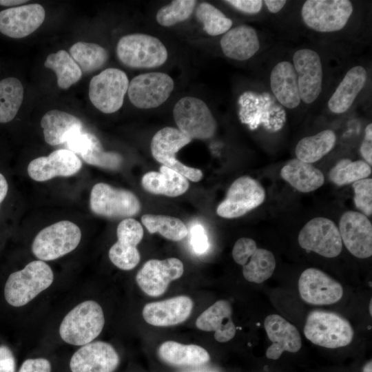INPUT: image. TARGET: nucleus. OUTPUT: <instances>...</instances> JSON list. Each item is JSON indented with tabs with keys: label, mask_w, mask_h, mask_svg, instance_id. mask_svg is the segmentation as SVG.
Returning <instances> with one entry per match:
<instances>
[{
	"label": "nucleus",
	"mask_w": 372,
	"mask_h": 372,
	"mask_svg": "<svg viewBox=\"0 0 372 372\" xmlns=\"http://www.w3.org/2000/svg\"><path fill=\"white\" fill-rule=\"evenodd\" d=\"M293 62L300 99L307 104L312 103L322 92L323 72L320 57L316 51L303 48L294 53Z\"/></svg>",
	"instance_id": "dca6fc26"
},
{
	"label": "nucleus",
	"mask_w": 372,
	"mask_h": 372,
	"mask_svg": "<svg viewBox=\"0 0 372 372\" xmlns=\"http://www.w3.org/2000/svg\"><path fill=\"white\" fill-rule=\"evenodd\" d=\"M304 333L314 344L329 349L349 344L354 335L351 325L345 318L322 310H315L309 313Z\"/></svg>",
	"instance_id": "20e7f679"
},
{
	"label": "nucleus",
	"mask_w": 372,
	"mask_h": 372,
	"mask_svg": "<svg viewBox=\"0 0 372 372\" xmlns=\"http://www.w3.org/2000/svg\"><path fill=\"white\" fill-rule=\"evenodd\" d=\"M300 246L326 258H334L342 251V242L338 227L327 218L310 220L300 230Z\"/></svg>",
	"instance_id": "f8f14e48"
},
{
	"label": "nucleus",
	"mask_w": 372,
	"mask_h": 372,
	"mask_svg": "<svg viewBox=\"0 0 372 372\" xmlns=\"http://www.w3.org/2000/svg\"><path fill=\"white\" fill-rule=\"evenodd\" d=\"M360 152L366 162L372 164V124L366 125L364 130V138L360 145Z\"/></svg>",
	"instance_id": "09e8293b"
},
{
	"label": "nucleus",
	"mask_w": 372,
	"mask_h": 372,
	"mask_svg": "<svg viewBox=\"0 0 372 372\" xmlns=\"http://www.w3.org/2000/svg\"><path fill=\"white\" fill-rule=\"evenodd\" d=\"M371 174V165L366 162L342 158L331 169L329 178L335 185L342 186L366 178Z\"/></svg>",
	"instance_id": "58836bf2"
},
{
	"label": "nucleus",
	"mask_w": 372,
	"mask_h": 372,
	"mask_svg": "<svg viewBox=\"0 0 372 372\" xmlns=\"http://www.w3.org/2000/svg\"><path fill=\"white\" fill-rule=\"evenodd\" d=\"M192 139L178 128L165 127L158 130L151 141V152L156 161L169 167L177 159L176 154Z\"/></svg>",
	"instance_id": "2f4dec72"
},
{
	"label": "nucleus",
	"mask_w": 372,
	"mask_h": 372,
	"mask_svg": "<svg viewBox=\"0 0 372 372\" xmlns=\"http://www.w3.org/2000/svg\"><path fill=\"white\" fill-rule=\"evenodd\" d=\"M342 242L354 256L367 258L372 255V225L362 213L344 212L338 227Z\"/></svg>",
	"instance_id": "2eb2a0df"
},
{
	"label": "nucleus",
	"mask_w": 372,
	"mask_h": 372,
	"mask_svg": "<svg viewBox=\"0 0 372 372\" xmlns=\"http://www.w3.org/2000/svg\"><path fill=\"white\" fill-rule=\"evenodd\" d=\"M256 249L257 245L255 240L249 238H240L234 245L233 259L237 264L243 266Z\"/></svg>",
	"instance_id": "37998d69"
},
{
	"label": "nucleus",
	"mask_w": 372,
	"mask_h": 372,
	"mask_svg": "<svg viewBox=\"0 0 372 372\" xmlns=\"http://www.w3.org/2000/svg\"><path fill=\"white\" fill-rule=\"evenodd\" d=\"M45 141L50 145H58L66 141L74 133L83 130L81 121L74 115L59 110H51L41 119Z\"/></svg>",
	"instance_id": "bb28decb"
},
{
	"label": "nucleus",
	"mask_w": 372,
	"mask_h": 372,
	"mask_svg": "<svg viewBox=\"0 0 372 372\" xmlns=\"http://www.w3.org/2000/svg\"><path fill=\"white\" fill-rule=\"evenodd\" d=\"M69 54L84 74L99 70L109 58L108 52L103 46L85 41L73 44L70 48Z\"/></svg>",
	"instance_id": "c9c22d12"
},
{
	"label": "nucleus",
	"mask_w": 372,
	"mask_h": 372,
	"mask_svg": "<svg viewBox=\"0 0 372 372\" xmlns=\"http://www.w3.org/2000/svg\"><path fill=\"white\" fill-rule=\"evenodd\" d=\"M142 223L151 234L158 232L164 238L180 241L185 238L187 228L178 218L165 215L144 214L141 217Z\"/></svg>",
	"instance_id": "4c0bfd02"
},
{
	"label": "nucleus",
	"mask_w": 372,
	"mask_h": 372,
	"mask_svg": "<svg viewBox=\"0 0 372 372\" xmlns=\"http://www.w3.org/2000/svg\"><path fill=\"white\" fill-rule=\"evenodd\" d=\"M116 235L118 240L109 250V258L120 269L131 270L141 259L136 246L143 237V227L136 220L127 218L118 224Z\"/></svg>",
	"instance_id": "4468645a"
},
{
	"label": "nucleus",
	"mask_w": 372,
	"mask_h": 372,
	"mask_svg": "<svg viewBox=\"0 0 372 372\" xmlns=\"http://www.w3.org/2000/svg\"><path fill=\"white\" fill-rule=\"evenodd\" d=\"M264 327L272 342L266 351V356L271 360H278L284 351L298 352L302 347V338L297 328L278 314L266 317Z\"/></svg>",
	"instance_id": "5701e85b"
},
{
	"label": "nucleus",
	"mask_w": 372,
	"mask_h": 372,
	"mask_svg": "<svg viewBox=\"0 0 372 372\" xmlns=\"http://www.w3.org/2000/svg\"><path fill=\"white\" fill-rule=\"evenodd\" d=\"M81 238V229L75 223L61 220L37 234L32 244V251L41 260H53L75 249Z\"/></svg>",
	"instance_id": "39448f33"
},
{
	"label": "nucleus",
	"mask_w": 372,
	"mask_h": 372,
	"mask_svg": "<svg viewBox=\"0 0 372 372\" xmlns=\"http://www.w3.org/2000/svg\"><path fill=\"white\" fill-rule=\"evenodd\" d=\"M8 190V185L4 176L0 173V204L6 198Z\"/></svg>",
	"instance_id": "603ef678"
},
{
	"label": "nucleus",
	"mask_w": 372,
	"mask_h": 372,
	"mask_svg": "<svg viewBox=\"0 0 372 372\" xmlns=\"http://www.w3.org/2000/svg\"><path fill=\"white\" fill-rule=\"evenodd\" d=\"M191 245L197 254H203L209 249V243L206 231L200 224L194 225L191 229Z\"/></svg>",
	"instance_id": "c03bdc74"
},
{
	"label": "nucleus",
	"mask_w": 372,
	"mask_h": 372,
	"mask_svg": "<svg viewBox=\"0 0 372 372\" xmlns=\"http://www.w3.org/2000/svg\"><path fill=\"white\" fill-rule=\"evenodd\" d=\"M349 0H307L302 7L304 24L318 32H333L344 28L353 14Z\"/></svg>",
	"instance_id": "0eeeda50"
},
{
	"label": "nucleus",
	"mask_w": 372,
	"mask_h": 372,
	"mask_svg": "<svg viewBox=\"0 0 372 372\" xmlns=\"http://www.w3.org/2000/svg\"><path fill=\"white\" fill-rule=\"evenodd\" d=\"M371 305H372V302H371V300L370 301V303H369V313H370V315L371 316L372 315V311H371Z\"/></svg>",
	"instance_id": "6e6d98bb"
},
{
	"label": "nucleus",
	"mask_w": 372,
	"mask_h": 372,
	"mask_svg": "<svg viewBox=\"0 0 372 372\" xmlns=\"http://www.w3.org/2000/svg\"><path fill=\"white\" fill-rule=\"evenodd\" d=\"M197 19L203 25V30L210 36H218L231 29L233 22L218 8L209 3H200L196 11Z\"/></svg>",
	"instance_id": "ea45409f"
},
{
	"label": "nucleus",
	"mask_w": 372,
	"mask_h": 372,
	"mask_svg": "<svg viewBox=\"0 0 372 372\" xmlns=\"http://www.w3.org/2000/svg\"><path fill=\"white\" fill-rule=\"evenodd\" d=\"M197 1L195 0H174L161 8L156 19L164 27L172 26L188 19L194 12Z\"/></svg>",
	"instance_id": "a19ab883"
},
{
	"label": "nucleus",
	"mask_w": 372,
	"mask_h": 372,
	"mask_svg": "<svg viewBox=\"0 0 372 372\" xmlns=\"http://www.w3.org/2000/svg\"><path fill=\"white\" fill-rule=\"evenodd\" d=\"M184 271L183 262L176 258L152 259L143 265L136 276V281L147 295H163L171 282L180 278Z\"/></svg>",
	"instance_id": "ddd939ff"
},
{
	"label": "nucleus",
	"mask_w": 372,
	"mask_h": 372,
	"mask_svg": "<svg viewBox=\"0 0 372 372\" xmlns=\"http://www.w3.org/2000/svg\"><path fill=\"white\" fill-rule=\"evenodd\" d=\"M15 360L12 351L6 347H0V372H14Z\"/></svg>",
	"instance_id": "8fccbe9b"
},
{
	"label": "nucleus",
	"mask_w": 372,
	"mask_h": 372,
	"mask_svg": "<svg viewBox=\"0 0 372 372\" xmlns=\"http://www.w3.org/2000/svg\"><path fill=\"white\" fill-rule=\"evenodd\" d=\"M270 87L276 99L289 109L297 107L301 101L298 76L293 63H278L270 74Z\"/></svg>",
	"instance_id": "a878e982"
},
{
	"label": "nucleus",
	"mask_w": 372,
	"mask_h": 372,
	"mask_svg": "<svg viewBox=\"0 0 372 372\" xmlns=\"http://www.w3.org/2000/svg\"><path fill=\"white\" fill-rule=\"evenodd\" d=\"M298 290L304 301L314 305L331 304L343 296L342 285L316 268H308L301 273Z\"/></svg>",
	"instance_id": "f3484780"
},
{
	"label": "nucleus",
	"mask_w": 372,
	"mask_h": 372,
	"mask_svg": "<svg viewBox=\"0 0 372 372\" xmlns=\"http://www.w3.org/2000/svg\"><path fill=\"white\" fill-rule=\"evenodd\" d=\"M335 143V134L331 130L304 137L296 145V158L307 163H315L330 152Z\"/></svg>",
	"instance_id": "473e14b6"
},
{
	"label": "nucleus",
	"mask_w": 372,
	"mask_h": 372,
	"mask_svg": "<svg viewBox=\"0 0 372 372\" xmlns=\"http://www.w3.org/2000/svg\"><path fill=\"white\" fill-rule=\"evenodd\" d=\"M44 66L54 71L57 85L63 90L68 89L78 82L83 74L78 64L64 50L50 54L44 61Z\"/></svg>",
	"instance_id": "f704fd0d"
},
{
	"label": "nucleus",
	"mask_w": 372,
	"mask_h": 372,
	"mask_svg": "<svg viewBox=\"0 0 372 372\" xmlns=\"http://www.w3.org/2000/svg\"><path fill=\"white\" fill-rule=\"evenodd\" d=\"M116 52L123 64L136 69L160 67L168 58L167 50L160 39L142 33L122 37L117 43Z\"/></svg>",
	"instance_id": "7ed1b4c3"
},
{
	"label": "nucleus",
	"mask_w": 372,
	"mask_h": 372,
	"mask_svg": "<svg viewBox=\"0 0 372 372\" xmlns=\"http://www.w3.org/2000/svg\"><path fill=\"white\" fill-rule=\"evenodd\" d=\"M354 203L366 216L372 214V179L364 178L352 183Z\"/></svg>",
	"instance_id": "79ce46f5"
},
{
	"label": "nucleus",
	"mask_w": 372,
	"mask_h": 372,
	"mask_svg": "<svg viewBox=\"0 0 372 372\" xmlns=\"http://www.w3.org/2000/svg\"><path fill=\"white\" fill-rule=\"evenodd\" d=\"M118 353L110 344L91 342L81 346L72 356V372H113L118 366Z\"/></svg>",
	"instance_id": "6ab92c4d"
},
{
	"label": "nucleus",
	"mask_w": 372,
	"mask_h": 372,
	"mask_svg": "<svg viewBox=\"0 0 372 372\" xmlns=\"http://www.w3.org/2000/svg\"><path fill=\"white\" fill-rule=\"evenodd\" d=\"M81 167V160L74 152L68 149H59L48 156H40L30 161L28 174L34 180L43 182L56 176H71Z\"/></svg>",
	"instance_id": "aec40b11"
},
{
	"label": "nucleus",
	"mask_w": 372,
	"mask_h": 372,
	"mask_svg": "<svg viewBox=\"0 0 372 372\" xmlns=\"http://www.w3.org/2000/svg\"><path fill=\"white\" fill-rule=\"evenodd\" d=\"M158 355L164 362L180 367L200 366L210 360L209 353L203 347L172 340L164 342L159 346Z\"/></svg>",
	"instance_id": "c85d7f7f"
},
{
	"label": "nucleus",
	"mask_w": 372,
	"mask_h": 372,
	"mask_svg": "<svg viewBox=\"0 0 372 372\" xmlns=\"http://www.w3.org/2000/svg\"><path fill=\"white\" fill-rule=\"evenodd\" d=\"M52 366L45 358H30L25 360L18 372H51Z\"/></svg>",
	"instance_id": "49530a36"
},
{
	"label": "nucleus",
	"mask_w": 372,
	"mask_h": 372,
	"mask_svg": "<svg viewBox=\"0 0 372 372\" xmlns=\"http://www.w3.org/2000/svg\"><path fill=\"white\" fill-rule=\"evenodd\" d=\"M174 88V81L166 73L141 74L129 83L127 94L131 103L140 109L156 108L164 103Z\"/></svg>",
	"instance_id": "9b49d317"
},
{
	"label": "nucleus",
	"mask_w": 372,
	"mask_h": 372,
	"mask_svg": "<svg viewBox=\"0 0 372 372\" xmlns=\"http://www.w3.org/2000/svg\"><path fill=\"white\" fill-rule=\"evenodd\" d=\"M92 211L107 218H130L141 210V203L132 192L104 183L94 185L90 196Z\"/></svg>",
	"instance_id": "1a4fd4ad"
},
{
	"label": "nucleus",
	"mask_w": 372,
	"mask_h": 372,
	"mask_svg": "<svg viewBox=\"0 0 372 372\" xmlns=\"http://www.w3.org/2000/svg\"><path fill=\"white\" fill-rule=\"evenodd\" d=\"M232 308L229 301L220 300L205 310L196 319V326L204 331H214L219 342L231 340L236 333L232 321Z\"/></svg>",
	"instance_id": "b1692460"
},
{
	"label": "nucleus",
	"mask_w": 372,
	"mask_h": 372,
	"mask_svg": "<svg viewBox=\"0 0 372 372\" xmlns=\"http://www.w3.org/2000/svg\"><path fill=\"white\" fill-rule=\"evenodd\" d=\"M53 280V271L46 262L32 261L9 276L4 288L5 299L12 307H22L48 289Z\"/></svg>",
	"instance_id": "f257e3e1"
},
{
	"label": "nucleus",
	"mask_w": 372,
	"mask_h": 372,
	"mask_svg": "<svg viewBox=\"0 0 372 372\" xmlns=\"http://www.w3.org/2000/svg\"><path fill=\"white\" fill-rule=\"evenodd\" d=\"M362 372H372V362L370 360L363 367Z\"/></svg>",
	"instance_id": "5fc2aeb1"
},
{
	"label": "nucleus",
	"mask_w": 372,
	"mask_h": 372,
	"mask_svg": "<svg viewBox=\"0 0 372 372\" xmlns=\"http://www.w3.org/2000/svg\"><path fill=\"white\" fill-rule=\"evenodd\" d=\"M65 143L69 150L89 165L114 170L122 164V156L117 152L105 151L99 139L92 133L83 130L76 132Z\"/></svg>",
	"instance_id": "412c9836"
},
{
	"label": "nucleus",
	"mask_w": 372,
	"mask_h": 372,
	"mask_svg": "<svg viewBox=\"0 0 372 372\" xmlns=\"http://www.w3.org/2000/svg\"><path fill=\"white\" fill-rule=\"evenodd\" d=\"M220 45L226 56L236 61H245L251 58L260 48L256 30L245 24L225 32L220 41Z\"/></svg>",
	"instance_id": "393cba45"
},
{
	"label": "nucleus",
	"mask_w": 372,
	"mask_h": 372,
	"mask_svg": "<svg viewBox=\"0 0 372 372\" xmlns=\"http://www.w3.org/2000/svg\"><path fill=\"white\" fill-rule=\"evenodd\" d=\"M193 301L187 296L146 304L143 309L145 322L155 327H170L185 321L191 315Z\"/></svg>",
	"instance_id": "4be33fe9"
},
{
	"label": "nucleus",
	"mask_w": 372,
	"mask_h": 372,
	"mask_svg": "<svg viewBox=\"0 0 372 372\" xmlns=\"http://www.w3.org/2000/svg\"><path fill=\"white\" fill-rule=\"evenodd\" d=\"M169 168L181 174L187 180H190L193 182H198L203 176L200 169L188 167L178 160L174 161Z\"/></svg>",
	"instance_id": "de8ad7c7"
},
{
	"label": "nucleus",
	"mask_w": 372,
	"mask_h": 372,
	"mask_svg": "<svg viewBox=\"0 0 372 372\" xmlns=\"http://www.w3.org/2000/svg\"><path fill=\"white\" fill-rule=\"evenodd\" d=\"M45 11L39 3H29L0 11V33L12 39L26 37L43 23Z\"/></svg>",
	"instance_id": "a211bd4d"
},
{
	"label": "nucleus",
	"mask_w": 372,
	"mask_h": 372,
	"mask_svg": "<svg viewBox=\"0 0 372 372\" xmlns=\"http://www.w3.org/2000/svg\"><path fill=\"white\" fill-rule=\"evenodd\" d=\"M28 1L25 0H0V6L8 8L19 6Z\"/></svg>",
	"instance_id": "864d4df0"
},
{
	"label": "nucleus",
	"mask_w": 372,
	"mask_h": 372,
	"mask_svg": "<svg viewBox=\"0 0 372 372\" xmlns=\"http://www.w3.org/2000/svg\"><path fill=\"white\" fill-rule=\"evenodd\" d=\"M265 196V189L258 181L248 176H241L230 185L216 213L225 218L240 217L260 206Z\"/></svg>",
	"instance_id": "9d476101"
},
{
	"label": "nucleus",
	"mask_w": 372,
	"mask_h": 372,
	"mask_svg": "<svg viewBox=\"0 0 372 372\" xmlns=\"http://www.w3.org/2000/svg\"><path fill=\"white\" fill-rule=\"evenodd\" d=\"M280 176L293 187L303 193L318 189L324 182V174L319 169L298 158L289 161L281 169Z\"/></svg>",
	"instance_id": "7c9ffc66"
},
{
	"label": "nucleus",
	"mask_w": 372,
	"mask_h": 372,
	"mask_svg": "<svg viewBox=\"0 0 372 372\" xmlns=\"http://www.w3.org/2000/svg\"><path fill=\"white\" fill-rule=\"evenodd\" d=\"M276 266L273 253L266 249L257 247L242 266V275L249 282L262 283L271 276Z\"/></svg>",
	"instance_id": "e433bc0d"
},
{
	"label": "nucleus",
	"mask_w": 372,
	"mask_h": 372,
	"mask_svg": "<svg viewBox=\"0 0 372 372\" xmlns=\"http://www.w3.org/2000/svg\"><path fill=\"white\" fill-rule=\"evenodd\" d=\"M263 3H265L269 12L277 13L282 10L287 1L285 0H265Z\"/></svg>",
	"instance_id": "3c124183"
},
{
	"label": "nucleus",
	"mask_w": 372,
	"mask_h": 372,
	"mask_svg": "<svg viewBox=\"0 0 372 372\" xmlns=\"http://www.w3.org/2000/svg\"><path fill=\"white\" fill-rule=\"evenodd\" d=\"M159 171L143 175L141 184L145 190L170 197L178 196L187 191L189 184L185 177L164 165L160 167Z\"/></svg>",
	"instance_id": "c756f323"
},
{
	"label": "nucleus",
	"mask_w": 372,
	"mask_h": 372,
	"mask_svg": "<svg viewBox=\"0 0 372 372\" xmlns=\"http://www.w3.org/2000/svg\"><path fill=\"white\" fill-rule=\"evenodd\" d=\"M104 324L102 307L94 300H86L77 304L65 315L59 331L65 342L83 346L98 337Z\"/></svg>",
	"instance_id": "f03ea898"
},
{
	"label": "nucleus",
	"mask_w": 372,
	"mask_h": 372,
	"mask_svg": "<svg viewBox=\"0 0 372 372\" xmlns=\"http://www.w3.org/2000/svg\"><path fill=\"white\" fill-rule=\"evenodd\" d=\"M129 79L123 70L110 68L94 76L89 85V99L92 105L105 114L117 112L127 92Z\"/></svg>",
	"instance_id": "6e6552de"
},
{
	"label": "nucleus",
	"mask_w": 372,
	"mask_h": 372,
	"mask_svg": "<svg viewBox=\"0 0 372 372\" xmlns=\"http://www.w3.org/2000/svg\"><path fill=\"white\" fill-rule=\"evenodd\" d=\"M367 73L361 65L351 68L335 89L328 101V107L334 114H342L351 106L364 87Z\"/></svg>",
	"instance_id": "cd10ccee"
},
{
	"label": "nucleus",
	"mask_w": 372,
	"mask_h": 372,
	"mask_svg": "<svg viewBox=\"0 0 372 372\" xmlns=\"http://www.w3.org/2000/svg\"><path fill=\"white\" fill-rule=\"evenodd\" d=\"M24 98L23 85L18 78L0 79V124L11 122L17 115Z\"/></svg>",
	"instance_id": "72a5a7b5"
},
{
	"label": "nucleus",
	"mask_w": 372,
	"mask_h": 372,
	"mask_svg": "<svg viewBox=\"0 0 372 372\" xmlns=\"http://www.w3.org/2000/svg\"><path fill=\"white\" fill-rule=\"evenodd\" d=\"M225 2L236 10L249 14L259 13L263 5V1L261 0H227Z\"/></svg>",
	"instance_id": "a18cd8bd"
},
{
	"label": "nucleus",
	"mask_w": 372,
	"mask_h": 372,
	"mask_svg": "<svg viewBox=\"0 0 372 372\" xmlns=\"http://www.w3.org/2000/svg\"><path fill=\"white\" fill-rule=\"evenodd\" d=\"M173 116L178 129L192 140L212 138L217 130V123L209 107L201 99L184 96L173 109Z\"/></svg>",
	"instance_id": "423d86ee"
}]
</instances>
